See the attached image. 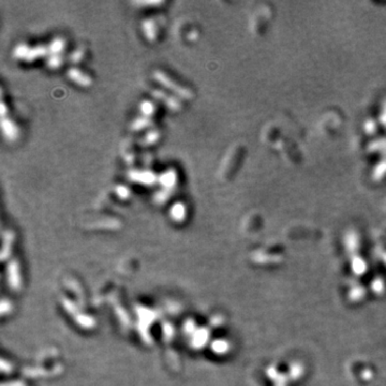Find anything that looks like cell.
Returning a JSON list of instances; mask_svg holds the SVG:
<instances>
[{
  "mask_svg": "<svg viewBox=\"0 0 386 386\" xmlns=\"http://www.w3.org/2000/svg\"><path fill=\"white\" fill-rule=\"evenodd\" d=\"M153 75H154V78L160 85L173 91L175 95H177L179 98L186 99V100H191L193 98V92L191 89L177 83L176 80L172 78L170 75H168L166 72L160 71V70H156V71L153 73Z\"/></svg>",
  "mask_w": 386,
  "mask_h": 386,
  "instance_id": "obj_1",
  "label": "cell"
},
{
  "mask_svg": "<svg viewBox=\"0 0 386 386\" xmlns=\"http://www.w3.org/2000/svg\"><path fill=\"white\" fill-rule=\"evenodd\" d=\"M149 92H150L151 96H153L154 98H156L157 100L161 101L171 111L178 112V111H180L182 109L181 102L176 97H173V96L168 95V93L166 91H163V90H161L159 88H150Z\"/></svg>",
  "mask_w": 386,
  "mask_h": 386,
  "instance_id": "obj_2",
  "label": "cell"
},
{
  "mask_svg": "<svg viewBox=\"0 0 386 386\" xmlns=\"http://www.w3.org/2000/svg\"><path fill=\"white\" fill-rule=\"evenodd\" d=\"M128 177L130 178L132 181H134V182H138V184H142V185H147V186L154 185L158 180V178H157V176L155 175V173H153L151 171H136V170H133L131 172H129Z\"/></svg>",
  "mask_w": 386,
  "mask_h": 386,
  "instance_id": "obj_3",
  "label": "cell"
},
{
  "mask_svg": "<svg viewBox=\"0 0 386 386\" xmlns=\"http://www.w3.org/2000/svg\"><path fill=\"white\" fill-rule=\"evenodd\" d=\"M67 75L70 79L73 80L74 83L78 84L82 87H89L92 83L90 76L85 74L83 71H80V70L77 69V68L69 69L68 72H67Z\"/></svg>",
  "mask_w": 386,
  "mask_h": 386,
  "instance_id": "obj_4",
  "label": "cell"
},
{
  "mask_svg": "<svg viewBox=\"0 0 386 386\" xmlns=\"http://www.w3.org/2000/svg\"><path fill=\"white\" fill-rule=\"evenodd\" d=\"M177 179H178L177 178V173L171 169V170L163 172L159 176L158 181L160 182V185L165 189L173 190L174 187L176 186V184H177Z\"/></svg>",
  "mask_w": 386,
  "mask_h": 386,
  "instance_id": "obj_5",
  "label": "cell"
},
{
  "mask_svg": "<svg viewBox=\"0 0 386 386\" xmlns=\"http://www.w3.org/2000/svg\"><path fill=\"white\" fill-rule=\"evenodd\" d=\"M142 29L145 34V38L149 42H155L158 37V29L156 22L153 18H146L142 22Z\"/></svg>",
  "mask_w": 386,
  "mask_h": 386,
  "instance_id": "obj_6",
  "label": "cell"
},
{
  "mask_svg": "<svg viewBox=\"0 0 386 386\" xmlns=\"http://www.w3.org/2000/svg\"><path fill=\"white\" fill-rule=\"evenodd\" d=\"M2 127L3 132L5 136L9 139V141H14L18 136V128L15 126V124L8 118H3L2 120Z\"/></svg>",
  "mask_w": 386,
  "mask_h": 386,
  "instance_id": "obj_7",
  "label": "cell"
},
{
  "mask_svg": "<svg viewBox=\"0 0 386 386\" xmlns=\"http://www.w3.org/2000/svg\"><path fill=\"white\" fill-rule=\"evenodd\" d=\"M121 155H123L124 160L127 162V165H133V162L135 160V156H134V151L132 149L131 139H129V141H126L123 144Z\"/></svg>",
  "mask_w": 386,
  "mask_h": 386,
  "instance_id": "obj_8",
  "label": "cell"
},
{
  "mask_svg": "<svg viewBox=\"0 0 386 386\" xmlns=\"http://www.w3.org/2000/svg\"><path fill=\"white\" fill-rule=\"evenodd\" d=\"M48 52H49V49L45 48V46H43V45H38V46H36V48H30L25 62L36 60V59H38V58L43 57L44 55L48 54Z\"/></svg>",
  "mask_w": 386,
  "mask_h": 386,
  "instance_id": "obj_9",
  "label": "cell"
},
{
  "mask_svg": "<svg viewBox=\"0 0 386 386\" xmlns=\"http://www.w3.org/2000/svg\"><path fill=\"white\" fill-rule=\"evenodd\" d=\"M160 138V132L159 130H157V129H151V130H149L145 135L144 137L142 138L141 141V144L143 146H149V145H154L156 144Z\"/></svg>",
  "mask_w": 386,
  "mask_h": 386,
  "instance_id": "obj_10",
  "label": "cell"
},
{
  "mask_svg": "<svg viewBox=\"0 0 386 386\" xmlns=\"http://www.w3.org/2000/svg\"><path fill=\"white\" fill-rule=\"evenodd\" d=\"M151 125H153V121H151L150 118L142 116V117H137V118H135L132 121L131 129L133 131H139V130H143V129L149 128Z\"/></svg>",
  "mask_w": 386,
  "mask_h": 386,
  "instance_id": "obj_11",
  "label": "cell"
},
{
  "mask_svg": "<svg viewBox=\"0 0 386 386\" xmlns=\"http://www.w3.org/2000/svg\"><path fill=\"white\" fill-rule=\"evenodd\" d=\"M66 46V42L63 38H56L54 39L51 44H50V48H49V52L52 54V55H60V53L64 51Z\"/></svg>",
  "mask_w": 386,
  "mask_h": 386,
  "instance_id": "obj_12",
  "label": "cell"
},
{
  "mask_svg": "<svg viewBox=\"0 0 386 386\" xmlns=\"http://www.w3.org/2000/svg\"><path fill=\"white\" fill-rule=\"evenodd\" d=\"M29 50H30L29 46H27L24 43H19V44H17L15 46V49L13 51V55H14V57L16 58V59L26 60Z\"/></svg>",
  "mask_w": 386,
  "mask_h": 386,
  "instance_id": "obj_13",
  "label": "cell"
},
{
  "mask_svg": "<svg viewBox=\"0 0 386 386\" xmlns=\"http://www.w3.org/2000/svg\"><path fill=\"white\" fill-rule=\"evenodd\" d=\"M139 110H141L143 116L148 117V118H149L150 116H153L155 114L156 107H155V104L153 102L145 100L141 103V105H139Z\"/></svg>",
  "mask_w": 386,
  "mask_h": 386,
  "instance_id": "obj_14",
  "label": "cell"
},
{
  "mask_svg": "<svg viewBox=\"0 0 386 386\" xmlns=\"http://www.w3.org/2000/svg\"><path fill=\"white\" fill-rule=\"evenodd\" d=\"M115 192H116L117 196L120 197V198H124V200H126V198H129L131 195V191L128 189V187H126L124 185H117L115 187Z\"/></svg>",
  "mask_w": 386,
  "mask_h": 386,
  "instance_id": "obj_15",
  "label": "cell"
},
{
  "mask_svg": "<svg viewBox=\"0 0 386 386\" xmlns=\"http://www.w3.org/2000/svg\"><path fill=\"white\" fill-rule=\"evenodd\" d=\"M63 65V57L60 55H51L48 59V66L51 69H57Z\"/></svg>",
  "mask_w": 386,
  "mask_h": 386,
  "instance_id": "obj_16",
  "label": "cell"
},
{
  "mask_svg": "<svg viewBox=\"0 0 386 386\" xmlns=\"http://www.w3.org/2000/svg\"><path fill=\"white\" fill-rule=\"evenodd\" d=\"M172 194V190L170 189H163L161 191H159L158 193H156V195H154L156 202L158 203H165L168 198L171 196Z\"/></svg>",
  "mask_w": 386,
  "mask_h": 386,
  "instance_id": "obj_17",
  "label": "cell"
},
{
  "mask_svg": "<svg viewBox=\"0 0 386 386\" xmlns=\"http://www.w3.org/2000/svg\"><path fill=\"white\" fill-rule=\"evenodd\" d=\"M171 213L173 214L174 217L176 218H180V217H184L185 216V206L184 204L181 203H175L171 209Z\"/></svg>",
  "mask_w": 386,
  "mask_h": 386,
  "instance_id": "obj_18",
  "label": "cell"
},
{
  "mask_svg": "<svg viewBox=\"0 0 386 386\" xmlns=\"http://www.w3.org/2000/svg\"><path fill=\"white\" fill-rule=\"evenodd\" d=\"M85 51H84V49H76L73 53H72V55H71V60H72V63H74V64H77V63H79L82 59H83V58H84V55H85V53H84Z\"/></svg>",
  "mask_w": 386,
  "mask_h": 386,
  "instance_id": "obj_19",
  "label": "cell"
},
{
  "mask_svg": "<svg viewBox=\"0 0 386 386\" xmlns=\"http://www.w3.org/2000/svg\"><path fill=\"white\" fill-rule=\"evenodd\" d=\"M132 4L138 7H159L165 4V2H158V0H155V2H133Z\"/></svg>",
  "mask_w": 386,
  "mask_h": 386,
  "instance_id": "obj_20",
  "label": "cell"
},
{
  "mask_svg": "<svg viewBox=\"0 0 386 386\" xmlns=\"http://www.w3.org/2000/svg\"><path fill=\"white\" fill-rule=\"evenodd\" d=\"M190 40H195L196 38H197V32L196 31H192L190 34H189V37H188Z\"/></svg>",
  "mask_w": 386,
  "mask_h": 386,
  "instance_id": "obj_21",
  "label": "cell"
}]
</instances>
